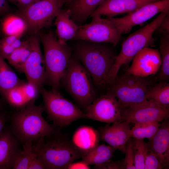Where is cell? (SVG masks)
Wrapping results in <instances>:
<instances>
[{"mask_svg":"<svg viewBox=\"0 0 169 169\" xmlns=\"http://www.w3.org/2000/svg\"><path fill=\"white\" fill-rule=\"evenodd\" d=\"M76 41L71 47L72 55L87 71L95 87L106 88L116 56L112 48L107 43Z\"/></svg>","mask_w":169,"mask_h":169,"instance_id":"1","label":"cell"},{"mask_svg":"<svg viewBox=\"0 0 169 169\" xmlns=\"http://www.w3.org/2000/svg\"><path fill=\"white\" fill-rule=\"evenodd\" d=\"M33 149L45 169H67L84 154L66 135L60 131L59 128L50 135L41 138L33 144Z\"/></svg>","mask_w":169,"mask_h":169,"instance_id":"2","label":"cell"},{"mask_svg":"<svg viewBox=\"0 0 169 169\" xmlns=\"http://www.w3.org/2000/svg\"><path fill=\"white\" fill-rule=\"evenodd\" d=\"M43 105H36L35 101L9 114V125L22 145L27 142L33 143L40 138L49 136L58 128L44 118Z\"/></svg>","mask_w":169,"mask_h":169,"instance_id":"3","label":"cell"},{"mask_svg":"<svg viewBox=\"0 0 169 169\" xmlns=\"http://www.w3.org/2000/svg\"><path fill=\"white\" fill-rule=\"evenodd\" d=\"M41 40L44 52L46 84L52 90L59 91L61 79L72 55V49L67 43H60L52 31L42 34Z\"/></svg>","mask_w":169,"mask_h":169,"instance_id":"4","label":"cell"},{"mask_svg":"<svg viewBox=\"0 0 169 169\" xmlns=\"http://www.w3.org/2000/svg\"><path fill=\"white\" fill-rule=\"evenodd\" d=\"M62 85L80 107L84 109L97 97L89 74L72 55L61 80Z\"/></svg>","mask_w":169,"mask_h":169,"instance_id":"5","label":"cell"},{"mask_svg":"<svg viewBox=\"0 0 169 169\" xmlns=\"http://www.w3.org/2000/svg\"><path fill=\"white\" fill-rule=\"evenodd\" d=\"M152 75L141 77L125 73L118 74L107 87L123 108L137 105L147 101L146 95L155 83Z\"/></svg>","mask_w":169,"mask_h":169,"instance_id":"6","label":"cell"},{"mask_svg":"<svg viewBox=\"0 0 169 169\" xmlns=\"http://www.w3.org/2000/svg\"><path fill=\"white\" fill-rule=\"evenodd\" d=\"M169 12H162L151 22L130 35L121 44L120 51L116 55L114 65L109 73V83L118 74L121 67L129 63L143 49L152 45L155 39L153 33Z\"/></svg>","mask_w":169,"mask_h":169,"instance_id":"7","label":"cell"},{"mask_svg":"<svg viewBox=\"0 0 169 169\" xmlns=\"http://www.w3.org/2000/svg\"><path fill=\"white\" fill-rule=\"evenodd\" d=\"M40 93L48 118L53 121V124L57 127H65L79 119L87 118L84 112L64 97L59 91L43 88Z\"/></svg>","mask_w":169,"mask_h":169,"instance_id":"8","label":"cell"},{"mask_svg":"<svg viewBox=\"0 0 169 169\" xmlns=\"http://www.w3.org/2000/svg\"><path fill=\"white\" fill-rule=\"evenodd\" d=\"M66 3V0H40L20 10V16L26 22L27 29L36 33L51 25Z\"/></svg>","mask_w":169,"mask_h":169,"instance_id":"9","label":"cell"},{"mask_svg":"<svg viewBox=\"0 0 169 169\" xmlns=\"http://www.w3.org/2000/svg\"><path fill=\"white\" fill-rule=\"evenodd\" d=\"M89 23L79 25L73 39L93 43L111 44L115 46L118 43L121 34L108 18L92 17Z\"/></svg>","mask_w":169,"mask_h":169,"instance_id":"10","label":"cell"},{"mask_svg":"<svg viewBox=\"0 0 169 169\" xmlns=\"http://www.w3.org/2000/svg\"><path fill=\"white\" fill-rule=\"evenodd\" d=\"M169 0H159L147 3L121 18H108L122 34L128 33L134 26L141 24L159 13L169 12Z\"/></svg>","mask_w":169,"mask_h":169,"instance_id":"11","label":"cell"},{"mask_svg":"<svg viewBox=\"0 0 169 169\" xmlns=\"http://www.w3.org/2000/svg\"><path fill=\"white\" fill-rule=\"evenodd\" d=\"M122 107L115 97L107 91L97 97L84 109L87 118L108 123L122 121Z\"/></svg>","mask_w":169,"mask_h":169,"instance_id":"12","label":"cell"},{"mask_svg":"<svg viewBox=\"0 0 169 169\" xmlns=\"http://www.w3.org/2000/svg\"><path fill=\"white\" fill-rule=\"evenodd\" d=\"M169 110L162 108L147 101L142 104L123 108L122 121L135 124L160 122L168 119Z\"/></svg>","mask_w":169,"mask_h":169,"instance_id":"13","label":"cell"},{"mask_svg":"<svg viewBox=\"0 0 169 169\" xmlns=\"http://www.w3.org/2000/svg\"><path fill=\"white\" fill-rule=\"evenodd\" d=\"M29 38L31 52L25 64L23 73L26 76L27 81L34 85L40 92L46 84L44 57L41 52L38 38L33 36Z\"/></svg>","mask_w":169,"mask_h":169,"instance_id":"14","label":"cell"},{"mask_svg":"<svg viewBox=\"0 0 169 169\" xmlns=\"http://www.w3.org/2000/svg\"><path fill=\"white\" fill-rule=\"evenodd\" d=\"M132 60L131 66L125 73L142 77L156 74L161 64L159 50L149 47L140 51Z\"/></svg>","mask_w":169,"mask_h":169,"instance_id":"15","label":"cell"},{"mask_svg":"<svg viewBox=\"0 0 169 169\" xmlns=\"http://www.w3.org/2000/svg\"><path fill=\"white\" fill-rule=\"evenodd\" d=\"M131 123L128 121L115 122L111 125H106L98 131L100 139L109 145L125 154L126 145L131 138Z\"/></svg>","mask_w":169,"mask_h":169,"instance_id":"16","label":"cell"},{"mask_svg":"<svg viewBox=\"0 0 169 169\" xmlns=\"http://www.w3.org/2000/svg\"><path fill=\"white\" fill-rule=\"evenodd\" d=\"M159 0H105L90 17L105 16L107 18L134 12L144 5Z\"/></svg>","mask_w":169,"mask_h":169,"instance_id":"17","label":"cell"},{"mask_svg":"<svg viewBox=\"0 0 169 169\" xmlns=\"http://www.w3.org/2000/svg\"><path fill=\"white\" fill-rule=\"evenodd\" d=\"M22 145L6 125L0 135V169H11Z\"/></svg>","mask_w":169,"mask_h":169,"instance_id":"18","label":"cell"},{"mask_svg":"<svg viewBox=\"0 0 169 169\" xmlns=\"http://www.w3.org/2000/svg\"><path fill=\"white\" fill-rule=\"evenodd\" d=\"M147 144L148 150L156 156L162 169H169V122L168 119L161 123L157 131L149 140Z\"/></svg>","mask_w":169,"mask_h":169,"instance_id":"19","label":"cell"},{"mask_svg":"<svg viewBox=\"0 0 169 169\" xmlns=\"http://www.w3.org/2000/svg\"><path fill=\"white\" fill-rule=\"evenodd\" d=\"M105 0H72L67 4L70 17L79 25H82Z\"/></svg>","mask_w":169,"mask_h":169,"instance_id":"20","label":"cell"},{"mask_svg":"<svg viewBox=\"0 0 169 169\" xmlns=\"http://www.w3.org/2000/svg\"><path fill=\"white\" fill-rule=\"evenodd\" d=\"M55 24L58 40L62 44L73 39L79 26L71 18L67 9H61L55 18Z\"/></svg>","mask_w":169,"mask_h":169,"instance_id":"21","label":"cell"},{"mask_svg":"<svg viewBox=\"0 0 169 169\" xmlns=\"http://www.w3.org/2000/svg\"><path fill=\"white\" fill-rule=\"evenodd\" d=\"M100 140L98 131L89 126H82L75 131L71 141L84 154L98 145Z\"/></svg>","mask_w":169,"mask_h":169,"instance_id":"22","label":"cell"},{"mask_svg":"<svg viewBox=\"0 0 169 169\" xmlns=\"http://www.w3.org/2000/svg\"><path fill=\"white\" fill-rule=\"evenodd\" d=\"M115 150L109 145L98 144L84 154L82 161L89 165H99L110 159Z\"/></svg>","mask_w":169,"mask_h":169,"instance_id":"23","label":"cell"},{"mask_svg":"<svg viewBox=\"0 0 169 169\" xmlns=\"http://www.w3.org/2000/svg\"><path fill=\"white\" fill-rule=\"evenodd\" d=\"M147 101L165 109L169 110V84L166 82L156 83L146 95Z\"/></svg>","mask_w":169,"mask_h":169,"instance_id":"24","label":"cell"},{"mask_svg":"<svg viewBox=\"0 0 169 169\" xmlns=\"http://www.w3.org/2000/svg\"><path fill=\"white\" fill-rule=\"evenodd\" d=\"M23 82L0 54V94L18 87Z\"/></svg>","mask_w":169,"mask_h":169,"instance_id":"25","label":"cell"},{"mask_svg":"<svg viewBox=\"0 0 169 169\" xmlns=\"http://www.w3.org/2000/svg\"><path fill=\"white\" fill-rule=\"evenodd\" d=\"M161 33L159 52L161 64L158 78L160 82H167L169 79V33Z\"/></svg>","mask_w":169,"mask_h":169,"instance_id":"26","label":"cell"},{"mask_svg":"<svg viewBox=\"0 0 169 169\" xmlns=\"http://www.w3.org/2000/svg\"><path fill=\"white\" fill-rule=\"evenodd\" d=\"M31 52V46L28 38L23 41L21 46L14 50L7 59L18 71L23 73L25 64Z\"/></svg>","mask_w":169,"mask_h":169,"instance_id":"27","label":"cell"},{"mask_svg":"<svg viewBox=\"0 0 169 169\" xmlns=\"http://www.w3.org/2000/svg\"><path fill=\"white\" fill-rule=\"evenodd\" d=\"M2 28L6 35L10 36L23 34L27 29V26L25 21L20 16L10 15L3 20Z\"/></svg>","mask_w":169,"mask_h":169,"instance_id":"28","label":"cell"},{"mask_svg":"<svg viewBox=\"0 0 169 169\" xmlns=\"http://www.w3.org/2000/svg\"><path fill=\"white\" fill-rule=\"evenodd\" d=\"M33 143L27 142L22 145V149L16 157L12 169H28L33 158L37 156L33 149Z\"/></svg>","mask_w":169,"mask_h":169,"instance_id":"29","label":"cell"},{"mask_svg":"<svg viewBox=\"0 0 169 169\" xmlns=\"http://www.w3.org/2000/svg\"><path fill=\"white\" fill-rule=\"evenodd\" d=\"M3 100L11 107L18 110L29 102L18 87L0 94Z\"/></svg>","mask_w":169,"mask_h":169,"instance_id":"30","label":"cell"},{"mask_svg":"<svg viewBox=\"0 0 169 169\" xmlns=\"http://www.w3.org/2000/svg\"><path fill=\"white\" fill-rule=\"evenodd\" d=\"M158 122L135 124L131 129V137L134 139H151L157 131L161 125Z\"/></svg>","mask_w":169,"mask_h":169,"instance_id":"31","label":"cell"},{"mask_svg":"<svg viewBox=\"0 0 169 169\" xmlns=\"http://www.w3.org/2000/svg\"><path fill=\"white\" fill-rule=\"evenodd\" d=\"M133 151L136 169H144L145 159L148 151L147 143L143 139L133 138Z\"/></svg>","mask_w":169,"mask_h":169,"instance_id":"32","label":"cell"},{"mask_svg":"<svg viewBox=\"0 0 169 169\" xmlns=\"http://www.w3.org/2000/svg\"><path fill=\"white\" fill-rule=\"evenodd\" d=\"M18 87L29 102L35 101L40 93L39 90L34 85L28 81L23 82Z\"/></svg>","mask_w":169,"mask_h":169,"instance_id":"33","label":"cell"},{"mask_svg":"<svg viewBox=\"0 0 169 169\" xmlns=\"http://www.w3.org/2000/svg\"><path fill=\"white\" fill-rule=\"evenodd\" d=\"M125 157L123 159L125 169H136L134 166L133 138H130L126 145Z\"/></svg>","mask_w":169,"mask_h":169,"instance_id":"34","label":"cell"},{"mask_svg":"<svg viewBox=\"0 0 169 169\" xmlns=\"http://www.w3.org/2000/svg\"><path fill=\"white\" fill-rule=\"evenodd\" d=\"M20 39L17 40L11 44L0 43V54L4 59H7L14 50L22 44L23 41Z\"/></svg>","mask_w":169,"mask_h":169,"instance_id":"35","label":"cell"},{"mask_svg":"<svg viewBox=\"0 0 169 169\" xmlns=\"http://www.w3.org/2000/svg\"><path fill=\"white\" fill-rule=\"evenodd\" d=\"M162 166L155 155L148 150L145 158L144 169H161Z\"/></svg>","mask_w":169,"mask_h":169,"instance_id":"36","label":"cell"},{"mask_svg":"<svg viewBox=\"0 0 169 169\" xmlns=\"http://www.w3.org/2000/svg\"><path fill=\"white\" fill-rule=\"evenodd\" d=\"M93 168L97 169H125L123 159L116 161L110 159L103 163L95 165Z\"/></svg>","mask_w":169,"mask_h":169,"instance_id":"37","label":"cell"},{"mask_svg":"<svg viewBox=\"0 0 169 169\" xmlns=\"http://www.w3.org/2000/svg\"><path fill=\"white\" fill-rule=\"evenodd\" d=\"M16 5L20 10L23 9L34 3L33 0H7Z\"/></svg>","mask_w":169,"mask_h":169,"instance_id":"38","label":"cell"},{"mask_svg":"<svg viewBox=\"0 0 169 169\" xmlns=\"http://www.w3.org/2000/svg\"><path fill=\"white\" fill-rule=\"evenodd\" d=\"M156 30L160 33H169V13L164 18Z\"/></svg>","mask_w":169,"mask_h":169,"instance_id":"39","label":"cell"},{"mask_svg":"<svg viewBox=\"0 0 169 169\" xmlns=\"http://www.w3.org/2000/svg\"><path fill=\"white\" fill-rule=\"evenodd\" d=\"M23 34H19L10 36H7L0 39V43L11 44L18 39H20Z\"/></svg>","mask_w":169,"mask_h":169,"instance_id":"40","label":"cell"},{"mask_svg":"<svg viewBox=\"0 0 169 169\" xmlns=\"http://www.w3.org/2000/svg\"><path fill=\"white\" fill-rule=\"evenodd\" d=\"M9 119V114L6 111L0 113V135Z\"/></svg>","mask_w":169,"mask_h":169,"instance_id":"41","label":"cell"},{"mask_svg":"<svg viewBox=\"0 0 169 169\" xmlns=\"http://www.w3.org/2000/svg\"><path fill=\"white\" fill-rule=\"evenodd\" d=\"M28 169H45V168L41 161L36 156L32 161Z\"/></svg>","mask_w":169,"mask_h":169,"instance_id":"42","label":"cell"},{"mask_svg":"<svg viewBox=\"0 0 169 169\" xmlns=\"http://www.w3.org/2000/svg\"><path fill=\"white\" fill-rule=\"evenodd\" d=\"M67 169H90L89 165L82 161L72 162L67 167Z\"/></svg>","mask_w":169,"mask_h":169,"instance_id":"43","label":"cell"},{"mask_svg":"<svg viewBox=\"0 0 169 169\" xmlns=\"http://www.w3.org/2000/svg\"><path fill=\"white\" fill-rule=\"evenodd\" d=\"M11 10L7 0H0V15L6 13Z\"/></svg>","mask_w":169,"mask_h":169,"instance_id":"44","label":"cell"},{"mask_svg":"<svg viewBox=\"0 0 169 169\" xmlns=\"http://www.w3.org/2000/svg\"><path fill=\"white\" fill-rule=\"evenodd\" d=\"M4 103L5 102L3 100L0 99V113L6 111Z\"/></svg>","mask_w":169,"mask_h":169,"instance_id":"45","label":"cell"},{"mask_svg":"<svg viewBox=\"0 0 169 169\" xmlns=\"http://www.w3.org/2000/svg\"><path fill=\"white\" fill-rule=\"evenodd\" d=\"M72 0H66V4H67L69 3H70Z\"/></svg>","mask_w":169,"mask_h":169,"instance_id":"46","label":"cell"},{"mask_svg":"<svg viewBox=\"0 0 169 169\" xmlns=\"http://www.w3.org/2000/svg\"><path fill=\"white\" fill-rule=\"evenodd\" d=\"M33 1L34 3L36 2H38L40 0H33Z\"/></svg>","mask_w":169,"mask_h":169,"instance_id":"47","label":"cell"}]
</instances>
